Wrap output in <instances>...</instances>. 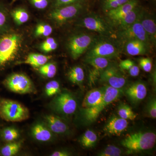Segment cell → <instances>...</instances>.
Wrapping results in <instances>:
<instances>
[{"label": "cell", "instance_id": "cell-2", "mask_svg": "<svg viewBox=\"0 0 156 156\" xmlns=\"http://www.w3.org/2000/svg\"><path fill=\"white\" fill-rule=\"evenodd\" d=\"M156 141V135L153 132L139 131L127 135L121 144L129 151L137 152L153 148Z\"/></svg>", "mask_w": 156, "mask_h": 156}, {"label": "cell", "instance_id": "cell-25", "mask_svg": "<svg viewBox=\"0 0 156 156\" xmlns=\"http://www.w3.org/2000/svg\"><path fill=\"white\" fill-rule=\"evenodd\" d=\"M34 137L40 141H48L52 137L51 132L42 124H37L32 129Z\"/></svg>", "mask_w": 156, "mask_h": 156}, {"label": "cell", "instance_id": "cell-7", "mask_svg": "<svg viewBox=\"0 0 156 156\" xmlns=\"http://www.w3.org/2000/svg\"><path fill=\"white\" fill-rule=\"evenodd\" d=\"M83 8L82 3L54 8L49 13L48 18L56 25H62L76 17Z\"/></svg>", "mask_w": 156, "mask_h": 156}, {"label": "cell", "instance_id": "cell-10", "mask_svg": "<svg viewBox=\"0 0 156 156\" xmlns=\"http://www.w3.org/2000/svg\"><path fill=\"white\" fill-rule=\"evenodd\" d=\"M79 25L107 37L111 36L114 33L112 27L108 22L95 14H91L84 17Z\"/></svg>", "mask_w": 156, "mask_h": 156}, {"label": "cell", "instance_id": "cell-21", "mask_svg": "<svg viewBox=\"0 0 156 156\" xmlns=\"http://www.w3.org/2000/svg\"><path fill=\"white\" fill-rule=\"evenodd\" d=\"M11 16L9 5L0 0V34L11 29Z\"/></svg>", "mask_w": 156, "mask_h": 156}, {"label": "cell", "instance_id": "cell-30", "mask_svg": "<svg viewBox=\"0 0 156 156\" xmlns=\"http://www.w3.org/2000/svg\"><path fill=\"white\" fill-rule=\"evenodd\" d=\"M53 27L48 23H40L36 27L34 31L35 37H47L53 33Z\"/></svg>", "mask_w": 156, "mask_h": 156}, {"label": "cell", "instance_id": "cell-35", "mask_svg": "<svg viewBox=\"0 0 156 156\" xmlns=\"http://www.w3.org/2000/svg\"><path fill=\"white\" fill-rule=\"evenodd\" d=\"M1 135L4 140L10 142L17 139L19 136V133L14 128H7L2 130Z\"/></svg>", "mask_w": 156, "mask_h": 156}, {"label": "cell", "instance_id": "cell-22", "mask_svg": "<svg viewBox=\"0 0 156 156\" xmlns=\"http://www.w3.org/2000/svg\"><path fill=\"white\" fill-rule=\"evenodd\" d=\"M46 120L50 130L56 134H63L68 129L66 123L56 116L53 115L47 116Z\"/></svg>", "mask_w": 156, "mask_h": 156}, {"label": "cell", "instance_id": "cell-15", "mask_svg": "<svg viewBox=\"0 0 156 156\" xmlns=\"http://www.w3.org/2000/svg\"><path fill=\"white\" fill-rule=\"evenodd\" d=\"M138 6L137 0H129L128 2L106 13L110 24L122 18Z\"/></svg>", "mask_w": 156, "mask_h": 156}, {"label": "cell", "instance_id": "cell-20", "mask_svg": "<svg viewBox=\"0 0 156 156\" xmlns=\"http://www.w3.org/2000/svg\"><path fill=\"white\" fill-rule=\"evenodd\" d=\"M140 23L147 34L152 44L155 45L156 41V26L154 19L149 14L143 12Z\"/></svg>", "mask_w": 156, "mask_h": 156}, {"label": "cell", "instance_id": "cell-3", "mask_svg": "<svg viewBox=\"0 0 156 156\" xmlns=\"http://www.w3.org/2000/svg\"><path fill=\"white\" fill-rule=\"evenodd\" d=\"M28 109L18 101L11 99H0V117L6 122H18L29 118Z\"/></svg>", "mask_w": 156, "mask_h": 156}, {"label": "cell", "instance_id": "cell-27", "mask_svg": "<svg viewBox=\"0 0 156 156\" xmlns=\"http://www.w3.org/2000/svg\"><path fill=\"white\" fill-rule=\"evenodd\" d=\"M98 140L97 134L93 131L88 130L82 135L80 140L82 145L87 148L93 147Z\"/></svg>", "mask_w": 156, "mask_h": 156}, {"label": "cell", "instance_id": "cell-18", "mask_svg": "<svg viewBox=\"0 0 156 156\" xmlns=\"http://www.w3.org/2000/svg\"><path fill=\"white\" fill-rule=\"evenodd\" d=\"M105 86L91 89L87 92L83 101L84 109L90 108L98 105L102 100L105 91Z\"/></svg>", "mask_w": 156, "mask_h": 156}, {"label": "cell", "instance_id": "cell-36", "mask_svg": "<svg viewBox=\"0 0 156 156\" xmlns=\"http://www.w3.org/2000/svg\"><path fill=\"white\" fill-rule=\"evenodd\" d=\"M129 0H103V9L107 13L108 11L116 9L125 4Z\"/></svg>", "mask_w": 156, "mask_h": 156}, {"label": "cell", "instance_id": "cell-5", "mask_svg": "<svg viewBox=\"0 0 156 156\" xmlns=\"http://www.w3.org/2000/svg\"><path fill=\"white\" fill-rule=\"evenodd\" d=\"M105 91L102 100L98 105L90 108L84 109L83 116L87 122H92L97 119L101 112L122 95L123 89H116L105 86Z\"/></svg>", "mask_w": 156, "mask_h": 156}, {"label": "cell", "instance_id": "cell-8", "mask_svg": "<svg viewBox=\"0 0 156 156\" xmlns=\"http://www.w3.org/2000/svg\"><path fill=\"white\" fill-rule=\"evenodd\" d=\"M99 81L105 86L119 89L125 88L128 82L122 70L113 62L102 72Z\"/></svg>", "mask_w": 156, "mask_h": 156}, {"label": "cell", "instance_id": "cell-29", "mask_svg": "<svg viewBox=\"0 0 156 156\" xmlns=\"http://www.w3.org/2000/svg\"><path fill=\"white\" fill-rule=\"evenodd\" d=\"M118 114L120 118L126 120L133 121L136 119V115L128 105L122 104L119 105L118 109Z\"/></svg>", "mask_w": 156, "mask_h": 156}, {"label": "cell", "instance_id": "cell-13", "mask_svg": "<svg viewBox=\"0 0 156 156\" xmlns=\"http://www.w3.org/2000/svg\"><path fill=\"white\" fill-rule=\"evenodd\" d=\"M54 105L57 111L64 115L73 114L76 109V101L68 92L58 94L55 98Z\"/></svg>", "mask_w": 156, "mask_h": 156}, {"label": "cell", "instance_id": "cell-28", "mask_svg": "<svg viewBox=\"0 0 156 156\" xmlns=\"http://www.w3.org/2000/svg\"><path fill=\"white\" fill-rule=\"evenodd\" d=\"M119 66L122 70H124L128 71L131 76L136 77L139 75V67L131 59H126L122 60L120 62Z\"/></svg>", "mask_w": 156, "mask_h": 156}, {"label": "cell", "instance_id": "cell-9", "mask_svg": "<svg viewBox=\"0 0 156 156\" xmlns=\"http://www.w3.org/2000/svg\"><path fill=\"white\" fill-rule=\"evenodd\" d=\"M3 84L12 92L20 94L32 93L34 90L32 82L28 77L22 73H15L9 76Z\"/></svg>", "mask_w": 156, "mask_h": 156}, {"label": "cell", "instance_id": "cell-39", "mask_svg": "<svg viewBox=\"0 0 156 156\" xmlns=\"http://www.w3.org/2000/svg\"><path fill=\"white\" fill-rule=\"evenodd\" d=\"M139 64L140 67L146 72H150L152 68L151 59L149 58H141L139 59Z\"/></svg>", "mask_w": 156, "mask_h": 156}, {"label": "cell", "instance_id": "cell-26", "mask_svg": "<svg viewBox=\"0 0 156 156\" xmlns=\"http://www.w3.org/2000/svg\"><path fill=\"white\" fill-rule=\"evenodd\" d=\"M68 77L71 82L77 85H82L83 83L85 73L83 69L80 66L72 68L68 73Z\"/></svg>", "mask_w": 156, "mask_h": 156}, {"label": "cell", "instance_id": "cell-37", "mask_svg": "<svg viewBox=\"0 0 156 156\" xmlns=\"http://www.w3.org/2000/svg\"><path fill=\"white\" fill-rule=\"evenodd\" d=\"M60 91V85L57 81L53 80L48 83L45 86V92L48 96L56 95Z\"/></svg>", "mask_w": 156, "mask_h": 156}, {"label": "cell", "instance_id": "cell-17", "mask_svg": "<svg viewBox=\"0 0 156 156\" xmlns=\"http://www.w3.org/2000/svg\"><path fill=\"white\" fill-rule=\"evenodd\" d=\"M142 13L143 11L137 6L122 18L112 23L111 25H113L118 31L126 29L137 21L141 17Z\"/></svg>", "mask_w": 156, "mask_h": 156}, {"label": "cell", "instance_id": "cell-32", "mask_svg": "<svg viewBox=\"0 0 156 156\" xmlns=\"http://www.w3.org/2000/svg\"><path fill=\"white\" fill-rule=\"evenodd\" d=\"M58 43L53 37H48L42 42L40 48L43 52L48 53L54 51L58 48Z\"/></svg>", "mask_w": 156, "mask_h": 156}, {"label": "cell", "instance_id": "cell-19", "mask_svg": "<svg viewBox=\"0 0 156 156\" xmlns=\"http://www.w3.org/2000/svg\"><path fill=\"white\" fill-rule=\"evenodd\" d=\"M150 48L144 42L137 40H132L125 42V50L126 53L131 56L145 55Z\"/></svg>", "mask_w": 156, "mask_h": 156}, {"label": "cell", "instance_id": "cell-31", "mask_svg": "<svg viewBox=\"0 0 156 156\" xmlns=\"http://www.w3.org/2000/svg\"><path fill=\"white\" fill-rule=\"evenodd\" d=\"M39 72L42 75L49 78L54 77L57 72V67L53 62L46 63L39 68Z\"/></svg>", "mask_w": 156, "mask_h": 156}, {"label": "cell", "instance_id": "cell-1", "mask_svg": "<svg viewBox=\"0 0 156 156\" xmlns=\"http://www.w3.org/2000/svg\"><path fill=\"white\" fill-rule=\"evenodd\" d=\"M27 43L24 33L12 28L0 34V73L26 50Z\"/></svg>", "mask_w": 156, "mask_h": 156}, {"label": "cell", "instance_id": "cell-33", "mask_svg": "<svg viewBox=\"0 0 156 156\" xmlns=\"http://www.w3.org/2000/svg\"><path fill=\"white\" fill-rule=\"evenodd\" d=\"M20 148L18 143H12L5 145L1 150V154L4 156H12L17 154Z\"/></svg>", "mask_w": 156, "mask_h": 156}, {"label": "cell", "instance_id": "cell-38", "mask_svg": "<svg viewBox=\"0 0 156 156\" xmlns=\"http://www.w3.org/2000/svg\"><path fill=\"white\" fill-rule=\"evenodd\" d=\"M146 114L147 117L156 119V99L155 97L151 98L147 102L146 108Z\"/></svg>", "mask_w": 156, "mask_h": 156}, {"label": "cell", "instance_id": "cell-6", "mask_svg": "<svg viewBox=\"0 0 156 156\" xmlns=\"http://www.w3.org/2000/svg\"><path fill=\"white\" fill-rule=\"evenodd\" d=\"M96 39L90 34L80 33L71 37L67 47L73 59H76L87 52Z\"/></svg>", "mask_w": 156, "mask_h": 156}, {"label": "cell", "instance_id": "cell-14", "mask_svg": "<svg viewBox=\"0 0 156 156\" xmlns=\"http://www.w3.org/2000/svg\"><path fill=\"white\" fill-rule=\"evenodd\" d=\"M125 92L130 101L136 104L145 98L147 95V89L144 83L136 82L127 87Z\"/></svg>", "mask_w": 156, "mask_h": 156}, {"label": "cell", "instance_id": "cell-11", "mask_svg": "<svg viewBox=\"0 0 156 156\" xmlns=\"http://www.w3.org/2000/svg\"><path fill=\"white\" fill-rule=\"evenodd\" d=\"M141 16L137 21L129 27L123 30L118 31L117 37L120 41L124 43L130 40H139L144 42L151 48L152 44L147 34L141 25L140 23Z\"/></svg>", "mask_w": 156, "mask_h": 156}, {"label": "cell", "instance_id": "cell-41", "mask_svg": "<svg viewBox=\"0 0 156 156\" xmlns=\"http://www.w3.org/2000/svg\"><path fill=\"white\" fill-rule=\"evenodd\" d=\"M83 0H55L53 5V9L72 5L78 3H82Z\"/></svg>", "mask_w": 156, "mask_h": 156}, {"label": "cell", "instance_id": "cell-12", "mask_svg": "<svg viewBox=\"0 0 156 156\" xmlns=\"http://www.w3.org/2000/svg\"><path fill=\"white\" fill-rule=\"evenodd\" d=\"M85 61L89 67V82L90 85L99 80L102 72L112 63V59L102 57H86Z\"/></svg>", "mask_w": 156, "mask_h": 156}, {"label": "cell", "instance_id": "cell-42", "mask_svg": "<svg viewBox=\"0 0 156 156\" xmlns=\"http://www.w3.org/2000/svg\"><path fill=\"white\" fill-rule=\"evenodd\" d=\"M52 156H69L68 153L64 151H56L51 155Z\"/></svg>", "mask_w": 156, "mask_h": 156}, {"label": "cell", "instance_id": "cell-34", "mask_svg": "<svg viewBox=\"0 0 156 156\" xmlns=\"http://www.w3.org/2000/svg\"><path fill=\"white\" fill-rule=\"evenodd\" d=\"M123 154V151L118 147L108 145L98 154L99 156H119Z\"/></svg>", "mask_w": 156, "mask_h": 156}, {"label": "cell", "instance_id": "cell-4", "mask_svg": "<svg viewBox=\"0 0 156 156\" xmlns=\"http://www.w3.org/2000/svg\"><path fill=\"white\" fill-rule=\"evenodd\" d=\"M106 37L96 39L87 50L86 57H102L113 59L119 57V47L116 43Z\"/></svg>", "mask_w": 156, "mask_h": 156}, {"label": "cell", "instance_id": "cell-16", "mask_svg": "<svg viewBox=\"0 0 156 156\" xmlns=\"http://www.w3.org/2000/svg\"><path fill=\"white\" fill-rule=\"evenodd\" d=\"M128 125L127 120L114 116L108 121L103 130L109 135H119L127 129Z\"/></svg>", "mask_w": 156, "mask_h": 156}, {"label": "cell", "instance_id": "cell-23", "mask_svg": "<svg viewBox=\"0 0 156 156\" xmlns=\"http://www.w3.org/2000/svg\"><path fill=\"white\" fill-rule=\"evenodd\" d=\"M50 56L39 53H32L29 54L23 62L34 67L39 68L48 62Z\"/></svg>", "mask_w": 156, "mask_h": 156}, {"label": "cell", "instance_id": "cell-40", "mask_svg": "<svg viewBox=\"0 0 156 156\" xmlns=\"http://www.w3.org/2000/svg\"><path fill=\"white\" fill-rule=\"evenodd\" d=\"M30 4L36 9L44 10L48 7L50 0H28Z\"/></svg>", "mask_w": 156, "mask_h": 156}, {"label": "cell", "instance_id": "cell-24", "mask_svg": "<svg viewBox=\"0 0 156 156\" xmlns=\"http://www.w3.org/2000/svg\"><path fill=\"white\" fill-rule=\"evenodd\" d=\"M11 19L17 25H22L28 21L30 14L24 8L19 7L10 10Z\"/></svg>", "mask_w": 156, "mask_h": 156}]
</instances>
